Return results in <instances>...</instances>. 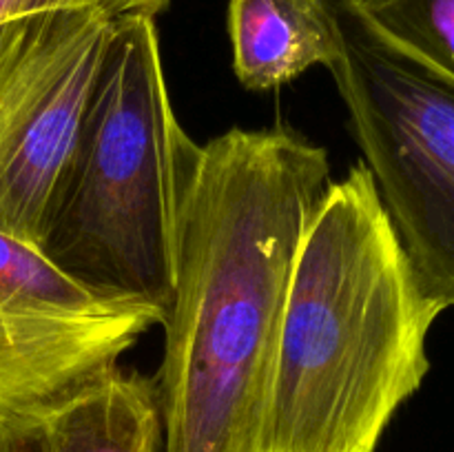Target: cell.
Returning a JSON list of instances; mask_svg holds the SVG:
<instances>
[{
    "mask_svg": "<svg viewBox=\"0 0 454 452\" xmlns=\"http://www.w3.org/2000/svg\"><path fill=\"white\" fill-rule=\"evenodd\" d=\"M390 43L454 78V0H346Z\"/></svg>",
    "mask_w": 454,
    "mask_h": 452,
    "instance_id": "9",
    "label": "cell"
},
{
    "mask_svg": "<svg viewBox=\"0 0 454 452\" xmlns=\"http://www.w3.org/2000/svg\"><path fill=\"white\" fill-rule=\"evenodd\" d=\"M171 0H0V22L58 9H100L114 18L151 16L167 12Z\"/></svg>",
    "mask_w": 454,
    "mask_h": 452,
    "instance_id": "10",
    "label": "cell"
},
{
    "mask_svg": "<svg viewBox=\"0 0 454 452\" xmlns=\"http://www.w3.org/2000/svg\"><path fill=\"white\" fill-rule=\"evenodd\" d=\"M115 18L58 9L18 18L0 49V230L38 242Z\"/></svg>",
    "mask_w": 454,
    "mask_h": 452,
    "instance_id": "5",
    "label": "cell"
},
{
    "mask_svg": "<svg viewBox=\"0 0 454 452\" xmlns=\"http://www.w3.org/2000/svg\"><path fill=\"white\" fill-rule=\"evenodd\" d=\"M0 452H164L155 377L120 363L0 419Z\"/></svg>",
    "mask_w": 454,
    "mask_h": 452,
    "instance_id": "7",
    "label": "cell"
},
{
    "mask_svg": "<svg viewBox=\"0 0 454 452\" xmlns=\"http://www.w3.org/2000/svg\"><path fill=\"white\" fill-rule=\"evenodd\" d=\"M442 313L359 160L301 238L248 452H377L428 375Z\"/></svg>",
    "mask_w": 454,
    "mask_h": 452,
    "instance_id": "2",
    "label": "cell"
},
{
    "mask_svg": "<svg viewBox=\"0 0 454 452\" xmlns=\"http://www.w3.org/2000/svg\"><path fill=\"white\" fill-rule=\"evenodd\" d=\"M328 184L326 149L286 124L202 144L155 375L164 452H248L297 251Z\"/></svg>",
    "mask_w": 454,
    "mask_h": 452,
    "instance_id": "1",
    "label": "cell"
},
{
    "mask_svg": "<svg viewBox=\"0 0 454 452\" xmlns=\"http://www.w3.org/2000/svg\"><path fill=\"white\" fill-rule=\"evenodd\" d=\"M200 149L177 120L155 18H115L35 248L96 295L167 317Z\"/></svg>",
    "mask_w": 454,
    "mask_h": 452,
    "instance_id": "3",
    "label": "cell"
},
{
    "mask_svg": "<svg viewBox=\"0 0 454 452\" xmlns=\"http://www.w3.org/2000/svg\"><path fill=\"white\" fill-rule=\"evenodd\" d=\"M162 322L155 306L96 295L0 230V419L120 363Z\"/></svg>",
    "mask_w": 454,
    "mask_h": 452,
    "instance_id": "6",
    "label": "cell"
},
{
    "mask_svg": "<svg viewBox=\"0 0 454 452\" xmlns=\"http://www.w3.org/2000/svg\"><path fill=\"white\" fill-rule=\"evenodd\" d=\"M341 60L331 71L421 288L454 308V78L333 0Z\"/></svg>",
    "mask_w": 454,
    "mask_h": 452,
    "instance_id": "4",
    "label": "cell"
},
{
    "mask_svg": "<svg viewBox=\"0 0 454 452\" xmlns=\"http://www.w3.org/2000/svg\"><path fill=\"white\" fill-rule=\"evenodd\" d=\"M233 71L248 91H270L341 60L333 0H229Z\"/></svg>",
    "mask_w": 454,
    "mask_h": 452,
    "instance_id": "8",
    "label": "cell"
},
{
    "mask_svg": "<svg viewBox=\"0 0 454 452\" xmlns=\"http://www.w3.org/2000/svg\"><path fill=\"white\" fill-rule=\"evenodd\" d=\"M16 20H18V18H16ZM12 25H13V20L0 22V49H3L4 40H7V35H9V29H12Z\"/></svg>",
    "mask_w": 454,
    "mask_h": 452,
    "instance_id": "11",
    "label": "cell"
}]
</instances>
